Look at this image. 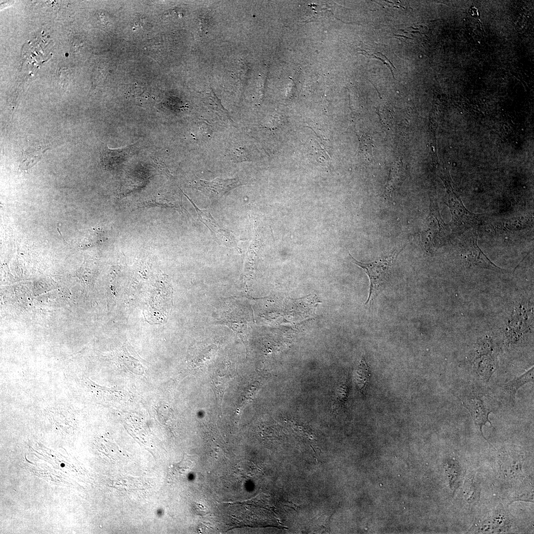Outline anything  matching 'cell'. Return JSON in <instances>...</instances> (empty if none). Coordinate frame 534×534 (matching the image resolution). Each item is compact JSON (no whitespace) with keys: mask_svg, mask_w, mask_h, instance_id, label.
<instances>
[{"mask_svg":"<svg viewBox=\"0 0 534 534\" xmlns=\"http://www.w3.org/2000/svg\"><path fill=\"white\" fill-rule=\"evenodd\" d=\"M401 251H395L391 255L369 263L360 262L350 254L352 261L361 267L368 275L370 281L369 292L365 305L370 306L374 298L387 282L395 261Z\"/></svg>","mask_w":534,"mask_h":534,"instance_id":"1","label":"cell"},{"mask_svg":"<svg viewBox=\"0 0 534 534\" xmlns=\"http://www.w3.org/2000/svg\"><path fill=\"white\" fill-rule=\"evenodd\" d=\"M446 185L447 205L452 215L451 226L453 231L459 233L476 227L480 222V215L468 211L460 198L452 190L450 185L448 183H446Z\"/></svg>","mask_w":534,"mask_h":534,"instance_id":"2","label":"cell"},{"mask_svg":"<svg viewBox=\"0 0 534 534\" xmlns=\"http://www.w3.org/2000/svg\"><path fill=\"white\" fill-rule=\"evenodd\" d=\"M461 252L464 259L470 264L479 268H487L495 271L502 269L495 265L483 253L477 245V231H471L463 239Z\"/></svg>","mask_w":534,"mask_h":534,"instance_id":"3","label":"cell"},{"mask_svg":"<svg viewBox=\"0 0 534 534\" xmlns=\"http://www.w3.org/2000/svg\"><path fill=\"white\" fill-rule=\"evenodd\" d=\"M242 184L238 178L222 179L217 178L212 181L200 179L194 180L190 184L208 196L211 200L216 201L231 189Z\"/></svg>","mask_w":534,"mask_h":534,"instance_id":"4","label":"cell"},{"mask_svg":"<svg viewBox=\"0 0 534 534\" xmlns=\"http://www.w3.org/2000/svg\"><path fill=\"white\" fill-rule=\"evenodd\" d=\"M138 142L118 149H110L105 143H102L100 151V160L106 170H112L121 167L138 151Z\"/></svg>","mask_w":534,"mask_h":534,"instance_id":"5","label":"cell"},{"mask_svg":"<svg viewBox=\"0 0 534 534\" xmlns=\"http://www.w3.org/2000/svg\"><path fill=\"white\" fill-rule=\"evenodd\" d=\"M183 193L195 209L200 221L209 229L214 239L218 243L239 249L237 247L236 240L231 232L220 226L208 211L200 209L186 194L183 192Z\"/></svg>","mask_w":534,"mask_h":534,"instance_id":"6","label":"cell"},{"mask_svg":"<svg viewBox=\"0 0 534 534\" xmlns=\"http://www.w3.org/2000/svg\"><path fill=\"white\" fill-rule=\"evenodd\" d=\"M462 405L468 410L478 432L486 441L482 430L487 423L492 424L489 419L491 411L485 402L478 397H469L461 399Z\"/></svg>","mask_w":534,"mask_h":534,"instance_id":"7","label":"cell"},{"mask_svg":"<svg viewBox=\"0 0 534 534\" xmlns=\"http://www.w3.org/2000/svg\"><path fill=\"white\" fill-rule=\"evenodd\" d=\"M534 370L533 366L527 372L515 378L504 385V391L509 395L510 401L512 404L515 403L516 393L519 389L524 384L533 381Z\"/></svg>","mask_w":534,"mask_h":534,"instance_id":"8","label":"cell"},{"mask_svg":"<svg viewBox=\"0 0 534 534\" xmlns=\"http://www.w3.org/2000/svg\"><path fill=\"white\" fill-rule=\"evenodd\" d=\"M403 177L404 170L401 162L397 161L390 171L386 185V192L389 193L393 191L402 181Z\"/></svg>","mask_w":534,"mask_h":534,"instance_id":"9","label":"cell"},{"mask_svg":"<svg viewBox=\"0 0 534 534\" xmlns=\"http://www.w3.org/2000/svg\"><path fill=\"white\" fill-rule=\"evenodd\" d=\"M354 379L357 389L361 391L367 385L369 378L368 366L364 359H362L356 370Z\"/></svg>","mask_w":534,"mask_h":534,"instance_id":"10","label":"cell"},{"mask_svg":"<svg viewBox=\"0 0 534 534\" xmlns=\"http://www.w3.org/2000/svg\"><path fill=\"white\" fill-rule=\"evenodd\" d=\"M188 456H184L182 460L177 464V465L172 466V467L169 469L168 474L169 476H171L172 480L178 479L180 476H185L187 473L186 471L191 470L192 467V462L189 461L186 464L189 457Z\"/></svg>","mask_w":534,"mask_h":534,"instance_id":"11","label":"cell"},{"mask_svg":"<svg viewBox=\"0 0 534 534\" xmlns=\"http://www.w3.org/2000/svg\"><path fill=\"white\" fill-rule=\"evenodd\" d=\"M42 151L39 150L25 151L23 153V158L20 161L21 168L22 169H27L33 166L36 163L40 160L42 156Z\"/></svg>","mask_w":534,"mask_h":534,"instance_id":"12","label":"cell"},{"mask_svg":"<svg viewBox=\"0 0 534 534\" xmlns=\"http://www.w3.org/2000/svg\"><path fill=\"white\" fill-rule=\"evenodd\" d=\"M360 152L364 159L368 162L372 157V143L369 138L364 137L360 139Z\"/></svg>","mask_w":534,"mask_h":534,"instance_id":"13","label":"cell"},{"mask_svg":"<svg viewBox=\"0 0 534 534\" xmlns=\"http://www.w3.org/2000/svg\"><path fill=\"white\" fill-rule=\"evenodd\" d=\"M347 394V387L345 385H342L338 388L337 393V397L334 403L333 407L335 409L336 411L340 409L342 407L344 404H345L346 400Z\"/></svg>","mask_w":534,"mask_h":534,"instance_id":"14","label":"cell"},{"mask_svg":"<svg viewBox=\"0 0 534 534\" xmlns=\"http://www.w3.org/2000/svg\"><path fill=\"white\" fill-rule=\"evenodd\" d=\"M362 50V51H364V52H365V53H366V54H367L368 56H372V57H374L375 58H377V59H379V60H380L382 61V62H383V63H384V64H385V65H386L387 66V67H388V68H389L390 69V70H391V73H392V75H393V78H394L395 79L394 76V75H393V71L392 70V69H391V67H390V66H389L388 65V64H387V63L386 62H385V61H384V60L383 59H382V58H379V57H377V56H375V55H373V54H372L371 55H370V54H368V53H367V52H366V51H365V50Z\"/></svg>","mask_w":534,"mask_h":534,"instance_id":"15","label":"cell"},{"mask_svg":"<svg viewBox=\"0 0 534 534\" xmlns=\"http://www.w3.org/2000/svg\"><path fill=\"white\" fill-rule=\"evenodd\" d=\"M469 12L470 15L474 17H476L478 16V12L477 9H476L474 7L472 6L470 8Z\"/></svg>","mask_w":534,"mask_h":534,"instance_id":"16","label":"cell"},{"mask_svg":"<svg viewBox=\"0 0 534 534\" xmlns=\"http://www.w3.org/2000/svg\"><path fill=\"white\" fill-rule=\"evenodd\" d=\"M394 35H396L397 36L402 37H404V38H407V39L412 40V38H408V37H406L405 36L400 35H395V34H394Z\"/></svg>","mask_w":534,"mask_h":534,"instance_id":"17","label":"cell"}]
</instances>
